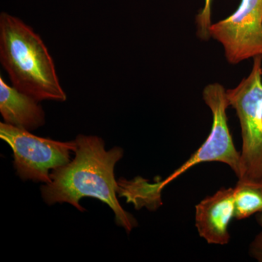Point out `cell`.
I'll return each instance as SVG.
<instances>
[{
	"instance_id": "7",
	"label": "cell",
	"mask_w": 262,
	"mask_h": 262,
	"mask_svg": "<svg viewBox=\"0 0 262 262\" xmlns=\"http://www.w3.org/2000/svg\"><path fill=\"white\" fill-rule=\"evenodd\" d=\"M234 218V188H222L195 207L198 233L210 244L225 245L230 239L228 226Z\"/></svg>"
},
{
	"instance_id": "6",
	"label": "cell",
	"mask_w": 262,
	"mask_h": 262,
	"mask_svg": "<svg viewBox=\"0 0 262 262\" xmlns=\"http://www.w3.org/2000/svg\"><path fill=\"white\" fill-rule=\"evenodd\" d=\"M210 33L232 64L262 56V0H241L228 18L212 24Z\"/></svg>"
},
{
	"instance_id": "9",
	"label": "cell",
	"mask_w": 262,
	"mask_h": 262,
	"mask_svg": "<svg viewBox=\"0 0 262 262\" xmlns=\"http://www.w3.org/2000/svg\"><path fill=\"white\" fill-rule=\"evenodd\" d=\"M234 219L262 213V179H238L234 188Z\"/></svg>"
},
{
	"instance_id": "10",
	"label": "cell",
	"mask_w": 262,
	"mask_h": 262,
	"mask_svg": "<svg viewBox=\"0 0 262 262\" xmlns=\"http://www.w3.org/2000/svg\"><path fill=\"white\" fill-rule=\"evenodd\" d=\"M211 2L212 0H205L204 7L201 13L196 15V18L198 37L205 40H207L211 37L210 29L212 25Z\"/></svg>"
},
{
	"instance_id": "8",
	"label": "cell",
	"mask_w": 262,
	"mask_h": 262,
	"mask_svg": "<svg viewBox=\"0 0 262 262\" xmlns=\"http://www.w3.org/2000/svg\"><path fill=\"white\" fill-rule=\"evenodd\" d=\"M0 113L5 123L24 130H34L45 124V113L39 101L8 85L2 77Z\"/></svg>"
},
{
	"instance_id": "2",
	"label": "cell",
	"mask_w": 262,
	"mask_h": 262,
	"mask_svg": "<svg viewBox=\"0 0 262 262\" xmlns=\"http://www.w3.org/2000/svg\"><path fill=\"white\" fill-rule=\"evenodd\" d=\"M0 62L20 92L38 101L67 100L42 39L20 19L6 13L0 15Z\"/></svg>"
},
{
	"instance_id": "4",
	"label": "cell",
	"mask_w": 262,
	"mask_h": 262,
	"mask_svg": "<svg viewBox=\"0 0 262 262\" xmlns=\"http://www.w3.org/2000/svg\"><path fill=\"white\" fill-rule=\"evenodd\" d=\"M227 96L241 124L238 179H262V56L253 58L251 73L237 87L227 90Z\"/></svg>"
},
{
	"instance_id": "5",
	"label": "cell",
	"mask_w": 262,
	"mask_h": 262,
	"mask_svg": "<svg viewBox=\"0 0 262 262\" xmlns=\"http://www.w3.org/2000/svg\"><path fill=\"white\" fill-rule=\"evenodd\" d=\"M0 137L13 149L19 177L46 184L52 181L50 171L70 163L71 152L77 147L75 141L61 142L38 137L5 122L0 123Z\"/></svg>"
},
{
	"instance_id": "3",
	"label": "cell",
	"mask_w": 262,
	"mask_h": 262,
	"mask_svg": "<svg viewBox=\"0 0 262 262\" xmlns=\"http://www.w3.org/2000/svg\"><path fill=\"white\" fill-rule=\"evenodd\" d=\"M203 96L213 115L209 136L191 158L166 179L156 184H147L144 179H138L134 194L139 206L156 209L161 205L163 188L198 164L220 162L230 167L237 178L241 176V152L234 146L227 122L229 105L227 91L222 84H210L203 90Z\"/></svg>"
},
{
	"instance_id": "1",
	"label": "cell",
	"mask_w": 262,
	"mask_h": 262,
	"mask_svg": "<svg viewBox=\"0 0 262 262\" xmlns=\"http://www.w3.org/2000/svg\"><path fill=\"white\" fill-rule=\"evenodd\" d=\"M75 142V159L52 171L51 182L41 187L43 199L48 205L67 203L83 211L80 200L96 198L112 208L117 225L129 233L138 223L119 203L117 192L120 187L114 172L123 150L115 147L106 151L104 141L97 136L80 135Z\"/></svg>"
},
{
	"instance_id": "11",
	"label": "cell",
	"mask_w": 262,
	"mask_h": 262,
	"mask_svg": "<svg viewBox=\"0 0 262 262\" xmlns=\"http://www.w3.org/2000/svg\"><path fill=\"white\" fill-rule=\"evenodd\" d=\"M256 220L258 225L262 227V213H257ZM250 255L258 261L262 262V232L256 236L250 246Z\"/></svg>"
}]
</instances>
